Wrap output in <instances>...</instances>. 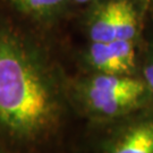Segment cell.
Returning a JSON list of instances; mask_svg holds the SVG:
<instances>
[{
    "label": "cell",
    "mask_w": 153,
    "mask_h": 153,
    "mask_svg": "<svg viewBox=\"0 0 153 153\" xmlns=\"http://www.w3.org/2000/svg\"><path fill=\"white\" fill-rule=\"evenodd\" d=\"M68 76L43 43L0 24V143L14 153H71L82 121Z\"/></svg>",
    "instance_id": "obj_1"
},
{
    "label": "cell",
    "mask_w": 153,
    "mask_h": 153,
    "mask_svg": "<svg viewBox=\"0 0 153 153\" xmlns=\"http://www.w3.org/2000/svg\"><path fill=\"white\" fill-rule=\"evenodd\" d=\"M97 1L99 0H71V4H76V5H92Z\"/></svg>",
    "instance_id": "obj_9"
},
{
    "label": "cell",
    "mask_w": 153,
    "mask_h": 153,
    "mask_svg": "<svg viewBox=\"0 0 153 153\" xmlns=\"http://www.w3.org/2000/svg\"><path fill=\"white\" fill-rule=\"evenodd\" d=\"M133 1L137 2L140 6H142L145 10L149 11L153 9V0H133Z\"/></svg>",
    "instance_id": "obj_8"
},
{
    "label": "cell",
    "mask_w": 153,
    "mask_h": 153,
    "mask_svg": "<svg viewBox=\"0 0 153 153\" xmlns=\"http://www.w3.org/2000/svg\"><path fill=\"white\" fill-rule=\"evenodd\" d=\"M0 153H14V152H11L9 149H7L5 145H2L0 143Z\"/></svg>",
    "instance_id": "obj_10"
},
{
    "label": "cell",
    "mask_w": 153,
    "mask_h": 153,
    "mask_svg": "<svg viewBox=\"0 0 153 153\" xmlns=\"http://www.w3.org/2000/svg\"><path fill=\"white\" fill-rule=\"evenodd\" d=\"M23 14L39 19H49L61 15L71 0H9Z\"/></svg>",
    "instance_id": "obj_6"
},
{
    "label": "cell",
    "mask_w": 153,
    "mask_h": 153,
    "mask_svg": "<svg viewBox=\"0 0 153 153\" xmlns=\"http://www.w3.org/2000/svg\"><path fill=\"white\" fill-rule=\"evenodd\" d=\"M71 153H153V103L107 123H83Z\"/></svg>",
    "instance_id": "obj_3"
},
{
    "label": "cell",
    "mask_w": 153,
    "mask_h": 153,
    "mask_svg": "<svg viewBox=\"0 0 153 153\" xmlns=\"http://www.w3.org/2000/svg\"><path fill=\"white\" fill-rule=\"evenodd\" d=\"M148 10L133 0H99L92 4L85 21L88 41H142Z\"/></svg>",
    "instance_id": "obj_4"
},
{
    "label": "cell",
    "mask_w": 153,
    "mask_h": 153,
    "mask_svg": "<svg viewBox=\"0 0 153 153\" xmlns=\"http://www.w3.org/2000/svg\"><path fill=\"white\" fill-rule=\"evenodd\" d=\"M140 76L153 99V26L143 38Z\"/></svg>",
    "instance_id": "obj_7"
},
{
    "label": "cell",
    "mask_w": 153,
    "mask_h": 153,
    "mask_svg": "<svg viewBox=\"0 0 153 153\" xmlns=\"http://www.w3.org/2000/svg\"><path fill=\"white\" fill-rule=\"evenodd\" d=\"M67 90L73 111L88 124L115 120L153 103L141 76L78 71L68 76Z\"/></svg>",
    "instance_id": "obj_2"
},
{
    "label": "cell",
    "mask_w": 153,
    "mask_h": 153,
    "mask_svg": "<svg viewBox=\"0 0 153 153\" xmlns=\"http://www.w3.org/2000/svg\"><path fill=\"white\" fill-rule=\"evenodd\" d=\"M142 41H88L77 55L79 71L107 75L140 76Z\"/></svg>",
    "instance_id": "obj_5"
}]
</instances>
